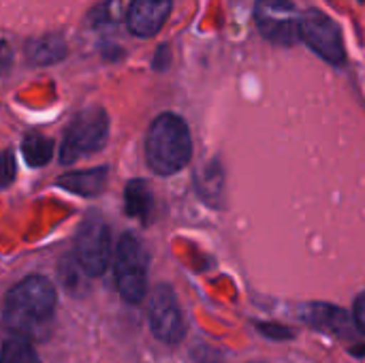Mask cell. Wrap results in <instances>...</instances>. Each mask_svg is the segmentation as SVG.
<instances>
[{
	"label": "cell",
	"mask_w": 365,
	"mask_h": 363,
	"mask_svg": "<svg viewBox=\"0 0 365 363\" xmlns=\"http://www.w3.org/2000/svg\"><path fill=\"white\" fill-rule=\"evenodd\" d=\"M56 308V289L45 276H28L15 285L6 300L2 319L6 329L19 338H34L47 332Z\"/></svg>",
	"instance_id": "6da1fadb"
},
{
	"label": "cell",
	"mask_w": 365,
	"mask_h": 363,
	"mask_svg": "<svg viewBox=\"0 0 365 363\" xmlns=\"http://www.w3.org/2000/svg\"><path fill=\"white\" fill-rule=\"evenodd\" d=\"M145 156L158 175H173L184 169L192 156V139L186 122L175 113H160L148 128Z\"/></svg>",
	"instance_id": "7a4b0ae2"
},
{
	"label": "cell",
	"mask_w": 365,
	"mask_h": 363,
	"mask_svg": "<svg viewBox=\"0 0 365 363\" xmlns=\"http://www.w3.org/2000/svg\"><path fill=\"white\" fill-rule=\"evenodd\" d=\"M148 250L133 233H124L115 250V285L128 304H141L148 293Z\"/></svg>",
	"instance_id": "3957f363"
},
{
	"label": "cell",
	"mask_w": 365,
	"mask_h": 363,
	"mask_svg": "<svg viewBox=\"0 0 365 363\" xmlns=\"http://www.w3.org/2000/svg\"><path fill=\"white\" fill-rule=\"evenodd\" d=\"M107 133L109 118L103 107H88L79 111L64 133L60 160L64 165H71L83 154L98 152L107 141Z\"/></svg>",
	"instance_id": "277c9868"
},
{
	"label": "cell",
	"mask_w": 365,
	"mask_h": 363,
	"mask_svg": "<svg viewBox=\"0 0 365 363\" xmlns=\"http://www.w3.org/2000/svg\"><path fill=\"white\" fill-rule=\"evenodd\" d=\"M299 34L302 41L314 49L325 62L342 66L346 62V49L342 41L340 26L323 11L319 9H308L299 17Z\"/></svg>",
	"instance_id": "5b68a950"
},
{
	"label": "cell",
	"mask_w": 365,
	"mask_h": 363,
	"mask_svg": "<svg viewBox=\"0 0 365 363\" xmlns=\"http://www.w3.org/2000/svg\"><path fill=\"white\" fill-rule=\"evenodd\" d=\"M75 257L88 278L105 274L111 261V235L105 220L96 214L88 216L75 237Z\"/></svg>",
	"instance_id": "8992f818"
},
{
	"label": "cell",
	"mask_w": 365,
	"mask_h": 363,
	"mask_svg": "<svg viewBox=\"0 0 365 363\" xmlns=\"http://www.w3.org/2000/svg\"><path fill=\"white\" fill-rule=\"evenodd\" d=\"M302 13L291 0H257L255 21L259 32L274 45H295L299 34Z\"/></svg>",
	"instance_id": "52a82bcc"
},
{
	"label": "cell",
	"mask_w": 365,
	"mask_h": 363,
	"mask_svg": "<svg viewBox=\"0 0 365 363\" xmlns=\"http://www.w3.org/2000/svg\"><path fill=\"white\" fill-rule=\"evenodd\" d=\"M150 327L152 334L165 344H178L184 338V319L178 297L169 285H158L150 297Z\"/></svg>",
	"instance_id": "ba28073f"
},
{
	"label": "cell",
	"mask_w": 365,
	"mask_h": 363,
	"mask_svg": "<svg viewBox=\"0 0 365 363\" xmlns=\"http://www.w3.org/2000/svg\"><path fill=\"white\" fill-rule=\"evenodd\" d=\"M171 13V0H130L126 24L135 36L150 39L167 21Z\"/></svg>",
	"instance_id": "9c48e42d"
},
{
	"label": "cell",
	"mask_w": 365,
	"mask_h": 363,
	"mask_svg": "<svg viewBox=\"0 0 365 363\" xmlns=\"http://www.w3.org/2000/svg\"><path fill=\"white\" fill-rule=\"evenodd\" d=\"M302 321L308 323L314 329L336 334V336H346L351 329L349 315L336 306L329 304H308L302 308Z\"/></svg>",
	"instance_id": "30bf717a"
},
{
	"label": "cell",
	"mask_w": 365,
	"mask_h": 363,
	"mask_svg": "<svg viewBox=\"0 0 365 363\" xmlns=\"http://www.w3.org/2000/svg\"><path fill=\"white\" fill-rule=\"evenodd\" d=\"M105 182H107V167L68 173L58 180L60 186H64L66 190H71L75 195H83V197H96L98 193H103Z\"/></svg>",
	"instance_id": "8fae6325"
},
{
	"label": "cell",
	"mask_w": 365,
	"mask_h": 363,
	"mask_svg": "<svg viewBox=\"0 0 365 363\" xmlns=\"http://www.w3.org/2000/svg\"><path fill=\"white\" fill-rule=\"evenodd\" d=\"M28 60L34 64H53L66 56V43L60 36H41L32 39L26 45Z\"/></svg>",
	"instance_id": "7c38bea8"
},
{
	"label": "cell",
	"mask_w": 365,
	"mask_h": 363,
	"mask_svg": "<svg viewBox=\"0 0 365 363\" xmlns=\"http://www.w3.org/2000/svg\"><path fill=\"white\" fill-rule=\"evenodd\" d=\"M124 201H126V212L135 218H148L150 210H152V193L148 182L143 180H133L126 184V193H124Z\"/></svg>",
	"instance_id": "4fadbf2b"
},
{
	"label": "cell",
	"mask_w": 365,
	"mask_h": 363,
	"mask_svg": "<svg viewBox=\"0 0 365 363\" xmlns=\"http://www.w3.org/2000/svg\"><path fill=\"white\" fill-rule=\"evenodd\" d=\"M222 184H225V175H222V169H220L218 163H210L197 175L199 195L207 203H220V199H222Z\"/></svg>",
	"instance_id": "5bb4252c"
},
{
	"label": "cell",
	"mask_w": 365,
	"mask_h": 363,
	"mask_svg": "<svg viewBox=\"0 0 365 363\" xmlns=\"http://www.w3.org/2000/svg\"><path fill=\"white\" fill-rule=\"evenodd\" d=\"M51 141L41 137V135H28L21 143V152L26 156V163L32 165V167H43L49 163L51 158Z\"/></svg>",
	"instance_id": "9a60e30c"
},
{
	"label": "cell",
	"mask_w": 365,
	"mask_h": 363,
	"mask_svg": "<svg viewBox=\"0 0 365 363\" xmlns=\"http://www.w3.org/2000/svg\"><path fill=\"white\" fill-rule=\"evenodd\" d=\"M0 363H41L32 344L26 338H11L4 342L2 353H0Z\"/></svg>",
	"instance_id": "2e32d148"
},
{
	"label": "cell",
	"mask_w": 365,
	"mask_h": 363,
	"mask_svg": "<svg viewBox=\"0 0 365 363\" xmlns=\"http://www.w3.org/2000/svg\"><path fill=\"white\" fill-rule=\"evenodd\" d=\"M60 280L64 285V289H68L71 293H79V289L83 287V276H88L83 272V267L79 265L75 255H68L60 261Z\"/></svg>",
	"instance_id": "e0dca14e"
},
{
	"label": "cell",
	"mask_w": 365,
	"mask_h": 363,
	"mask_svg": "<svg viewBox=\"0 0 365 363\" xmlns=\"http://www.w3.org/2000/svg\"><path fill=\"white\" fill-rule=\"evenodd\" d=\"M15 180V158L6 150L0 154V188H6Z\"/></svg>",
	"instance_id": "ac0fdd59"
},
{
	"label": "cell",
	"mask_w": 365,
	"mask_h": 363,
	"mask_svg": "<svg viewBox=\"0 0 365 363\" xmlns=\"http://www.w3.org/2000/svg\"><path fill=\"white\" fill-rule=\"evenodd\" d=\"M259 329H261L267 338H274V340H291V338H293L291 329L280 327V325H259Z\"/></svg>",
	"instance_id": "d6986e66"
},
{
	"label": "cell",
	"mask_w": 365,
	"mask_h": 363,
	"mask_svg": "<svg viewBox=\"0 0 365 363\" xmlns=\"http://www.w3.org/2000/svg\"><path fill=\"white\" fill-rule=\"evenodd\" d=\"M355 323L365 334V293H361L355 302Z\"/></svg>",
	"instance_id": "ffe728a7"
},
{
	"label": "cell",
	"mask_w": 365,
	"mask_h": 363,
	"mask_svg": "<svg viewBox=\"0 0 365 363\" xmlns=\"http://www.w3.org/2000/svg\"><path fill=\"white\" fill-rule=\"evenodd\" d=\"M11 62H13V53H11V47H9V45H6L4 41H0V75L9 71Z\"/></svg>",
	"instance_id": "44dd1931"
},
{
	"label": "cell",
	"mask_w": 365,
	"mask_h": 363,
	"mask_svg": "<svg viewBox=\"0 0 365 363\" xmlns=\"http://www.w3.org/2000/svg\"><path fill=\"white\" fill-rule=\"evenodd\" d=\"M359 2H364V0H359Z\"/></svg>",
	"instance_id": "7402d4cb"
}]
</instances>
